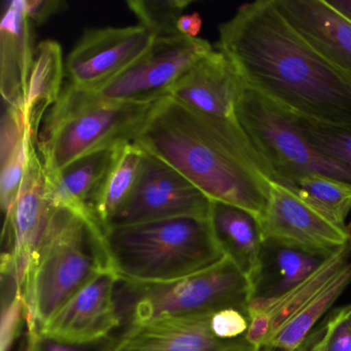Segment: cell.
<instances>
[{
	"mask_svg": "<svg viewBox=\"0 0 351 351\" xmlns=\"http://www.w3.org/2000/svg\"><path fill=\"white\" fill-rule=\"evenodd\" d=\"M219 32L217 50L252 89L291 114L351 127V75L314 52L273 0L242 5Z\"/></svg>",
	"mask_w": 351,
	"mask_h": 351,
	"instance_id": "6da1fadb",
	"label": "cell"
},
{
	"mask_svg": "<svg viewBox=\"0 0 351 351\" xmlns=\"http://www.w3.org/2000/svg\"><path fill=\"white\" fill-rule=\"evenodd\" d=\"M133 143L211 201L244 209L256 221L266 210L272 173L237 120L202 114L164 96Z\"/></svg>",
	"mask_w": 351,
	"mask_h": 351,
	"instance_id": "7a4b0ae2",
	"label": "cell"
},
{
	"mask_svg": "<svg viewBox=\"0 0 351 351\" xmlns=\"http://www.w3.org/2000/svg\"><path fill=\"white\" fill-rule=\"evenodd\" d=\"M106 230L55 208L22 291L28 332L40 330L97 275L112 271Z\"/></svg>",
	"mask_w": 351,
	"mask_h": 351,
	"instance_id": "3957f363",
	"label": "cell"
},
{
	"mask_svg": "<svg viewBox=\"0 0 351 351\" xmlns=\"http://www.w3.org/2000/svg\"><path fill=\"white\" fill-rule=\"evenodd\" d=\"M119 280L164 283L200 272L223 258L208 219H165L112 228L104 235Z\"/></svg>",
	"mask_w": 351,
	"mask_h": 351,
	"instance_id": "277c9868",
	"label": "cell"
},
{
	"mask_svg": "<svg viewBox=\"0 0 351 351\" xmlns=\"http://www.w3.org/2000/svg\"><path fill=\"white\" fill-rule=\"evenodd\" d=\"M157 101L90 104L64 85L38 133V149L46 176L86 156L133 143Z\"/></svg>",
	"mask_w": 351,
	"mask_h": 351,
	"instance_id": "5b68a950",
	"label": "cell"
},
{
	"mask_svg": "<svg viewBox=\"0 0 351 351\" xmlns=\"http://www.w3.org/2000/svg\"><path fill=\"white\" fill-rule=\"evenodd\" d=\"M235 117L270 169L273 182L287 186L300 178L319 176L351 184V172L322 155L308 141L291 112L244 82Z\"/></svg>",
	"mask_w": 351,
	"mask_h": 351,
	"instance_id": "8992f818",
	"label": "cell"
},
{
	"mask_svg": "<svg viewBox=\"0 0 351 351\" xmlns=\"http://www.w3.org/2000/svg\"><path fill=\"white\" fill-rule=\"evenodd\" d=\"M120 282L130 301L129 326L227 308L246 314L254 295L247 277L227 256L200 272L170 282Z\"/></svg>",
	"mask_w": 351,
	"mask_h": 351,
	"instance_id": "52a82bcc",
	"label": "cell"
},
{
	"mask_svg": "<svg viewBox=\"0 0 351 351\" xmlns=\"http://www.w3.org/2000/svg\"><path fill=\"white\" fill-rule=\"evenodd\" d=\"M213 50L200 38H156L151 49L118 77L91 91L73 90L90 104L157 101L189 67Z\"/></svg>",
	"mask_w": 351,
	"mask_h": 351,
	"instance_id": "ba28073f",
	"label": "cell"
},
{
	"mask_svg": "<svg viewBox=\"0 0 351 351\" xmlns=\"http://www.w3.org/2000/svg\"><path fill=\"white\" fill-rule=\"evenodd\" d=\"M53 211L38 141L34 139L30 143L27 168L19 195L5 215L3 229L8 238V250L3 254L1 271L18 291H21L25 285Z\"/></svg>",
	"mask_w": 351,
	"mask_h": 351,
	"instance_id": "9c48e42d",
	"label": "cell"
},
{
	"mask_svg": "<svg viewBox=\"0 0 351 351\" xmlns=\"http://www.w3.org/2000/svg\"><path fill=\"white\" fill-rule=\"evenodd\" d=\"M210 207V199L192 182L145 152L136 188L126 204L108 223L106 231L182 217L208 219Z\"/></svg>",
	"mask_w": 351,
	"mask_h": 351,
	"instance_id": "30bf717a",
	"label": "cell"
},
{
	"mask_svg": "<svg viewBox=\"0 0 351 351\" xmlns=\"http://www.w3.org/2000/svg\"><path fill=\"white\" fill-rule=\"evenodd\" d=\"M156 38L143 26L86 29L65 61V85L91 91L141 59Z\"/></svg>",
	"mask_w": 351,
	"mask_h": 351,
	"instance_id": "8fae6325",
	"label": "cell"
},
{
	"mask_svg": "<svg viewBox=\"0 0 351 351\" xmlns=\"http://www.w3.org/2000/svg\"><path fill=\"white\" fill-rule=\"evenodd\" d=\"M263 242H274L328 258L348 244L346 230L337 227L293 192L270 182L266 210L258 219Z\"/></svg>",
	"mask_w": 351,
	"mask_h": 351,
	"instance_id": "7c38bea8",
	"label": "cell"
},
{
	"mask_svg": "<svg viewBox=\"0 0 351 351\" xmlns=\"http://www.w3.org/2000/svg\"><path fill=\"white\" fill-rule=\"evenodd\" d=\"M114 271L92 279L69 299L40 332L52 338L73 343H88L112 336L122 324Z\"/></svg>",
	"mask_w": 351,
	"mask_h": 351,
	"instance_id": "4fadbf2b",
	"label": "cell"
},
{
	"mask_svg": "<svg viewBox=\"0 0 351 351\" xmlns=\"http://www.w3.org/2000/svg\"><path fill=\"white\" fill-rule=\"evenodd\" d=\"M213 313L130 324L118 337L116 351H254L245 336L235 340L217 338L211 330Z\"/></svg>",
	"mask_w": 351,
	"mask_h": 351,
	"instance_id": "5bb4252c",
	"label": "cell"
},
{
	"mask_svg": "<svg viewBox=\"0 0 351 351\" xmlns=\"http://www.w3.org/2000/svg\"><path fill=\"white\" fill-rule=\"evenodd\" d=\"M242 84L230 59L221 51L213 50L189 67L166 96L202 114L236 120Z\"/></svg>",
	"mask_w": 351,
	"mask_h": 351,
	"instance_id": "9a60e30c",
	"label": "cell"
},
{
	"mask_svg": "<svg viewBox=\"0 0 351 351\" xmlns=\"http://www.w3.org/2000/svg\"><path fill=\"white\" fill-rule=\"evenodd\" d=\"M293 32L320 57L351 75V21L326 0H273Z\"/></svg>",
	"mask_w": 351,
	"mask_h": 351,
	"instance_id": "2e32d148",
	"label": "cell"
},
{
	"mask_svg": "<svg viewBox=\"0 0 351 351\" xmlns=\"http://www.w3.org/2000/svg\"><path fill=\"white\" fill-rule=\"evenodd\" d=\"M349 250L346 244L324 258L305 280L287 293L276 297H254L250 300L246 309L250 326L245 339L254 351H262L271 337L348 264Z\"/></svg>",
	"mask_w": 351,
	"mask_h": 351,
	"instance_id": "e0dca14e",
	"label": "cell"
},
{
	"mask_svg": "<svg viewBox=\"0 0 351 351\" xmlns=\"http://www.w3.org/2000/svg\"><path fill=\"white\" fill-rule=\"evenodd\" d=\"M32 26L26 0H13L7 3L0 24V91L3 101L10 106H24L25 102L36 50Z\"/></svg>",
	"mask_w": 351,
	"mask_h": 351,
	"instance_id": "ac0fdd59",
	"label": "cell"
},
{
	"mask_svg": "<svg viewBox=\"0 0 351 351\" xmlns=\"http://www.w3.org/2000/svg\"><path fill=\"white\" fill-rule=\"evenodd\" d=\"M208 221L219 250L247 277L256 295L263 269V240L256 217L234 205L211 201Z\"/></svg>",
	"mask_w": 351,
	"mask_h": 351,
	"instance_id": "d6986e66",
	"label": "cell"
},
{
	"mask_svg": "<svg viewBox=\"0 0 351 351\" xmlns=\"http://www.w3.org/2000/svg\"><path fill=\"white\" fill-rule=\"evenodd\" d=\"M116 149L86 156L60 171L46 176L52 206L66 209L89 223L102 226L94 213V201L112 165Z\"/></svg>",
	"mask_w": 351,
	"mask_h": 351,
	"instance_id": "ffe728a7",
	"label": "cell"
},
{
	"mask_svg": "<svg viewBox=\"0 0 351 351\" xmlns=\"http://www.w3.org/2000/svg\"><path fill=\"white\" fill-rule=\"evenodd\" d=\"M64 79L65 62L61 45L52 40L40 43L36 46L24 102L26 121L36 138L46 112L60 98L65 85Z\"/></svg>",
	"mask_w": 351,
	"mask_h": 351,
	"instance_id": "44dd1931",
	"label": "cell"
},
{
	"mask_svg": "<svg viewBox=\"0 0 351 351\" xmlns=\"http://www.w3.org/2000/svg\"><path fill=\"white\" fill-rule=\"evenodd\" d=\"M34 139L38 141L28 126L23 106L7 104L0 136V202L5 215L19 195Z\"/></svg>",
	"mask_w": 351,
	"mask_h": 351,
	"instance_id": "7402d4cb",
	"label": "cell"
},
{
	"mask_svg": "<svg viewBox=\"0 0 351 351\" xmlns=\"http://www.w3.org/2000/svg\"><path fill=\"white\" fill-rule=\"evenodd\" d=\"M351 283V263L337 273L324 289L312 298L291 319L287 320L267 343L264 349L302 351L318 320L334 305ZM263 351V350H262Z\"/></svg>",
	"mask_w": 351,
	"mask_h": 351,
	"instance_id": "603a6c76",
	"label": "cell"
},
{
	"mask_svg": "<svg viewBox=\"0 0 351 351\" xmlns=\"http://www.w3.org/2000/svg\"><path fill=\"white\" fill-rule=\"evenodd\" d=\"M145 152L134 143L116 149L112 165L94 201V213L104 229L126 204L141 176Z\"/></svg>",
	"mask_w": 351,
	"mask_h": 351,
	"instance_id": "cb8c5ba5",
	"label": "cell"
},
{
	"mask_svg": "<svg viewBox=\"0 0 351 351\" xmlns=\"http://www.w3.org/2000/svg\"><path fill=\"white\" fill-rule=\"evenodd\" d=\"M263 256H268L269 268H263L254 297H276L287 293L305 280L324 260L274 242H263Z\"/></svg>",
	"mask_w": 351,
	"mask_h": 351,
	"instance_id": "d4e9b609",
	"label": "cell"
},
{
	"mask_svg": "<svg viewBox=\"0 0 351 351\" xmlns=\"http://www.w3.org/2000/svg\"><path fill=\"white\" fill-rule=\"evenodd\" d=\"M298 198L341 229L351 209V184L326 176H307L287 184Z\"/></svg>",
	"mask_w": 351,
	"mask_h": 351,
	"instance_id": "484cf974",
	"label": "cell"
},
{
	"mask_svg": "<svg viewBox=\"0 0 351 351\" xmlns=\"http://www.w3.org/2000/svg\"><path fill=\"white\" fill-rule=\"evenodd\" d=\"M191 3L189 0H130L127 5L139 25L156 38H171L182 36L178 21Z\"/></svg>",
	"mask_w": 351,
	"mask_h": 351,
	"instance_id": "4316f807",
	"label": "cell"
},
{
	"mask_svg": "<svg viewBox=\"0 0 351 351\" xmlns=\"http://www.w3.org/2000/svg\"><path fill=\"white\" fill-rule=\"evenodd\" d=\"M308 141L332 161L351 172V127L336 126L291 114Z\"/></svg>",
	"mask_w": 351,
	"mask_h": 351,
	"instance_id": "83f0119b",
	"label": "cell"
},
{
	"mask_svg": "<svg viewBox=\"0 0 351 351\" xmlns=\"http://www.w3.org/2000/svg\"><path fill=\"white\" fill-rule=\"evenodd\" d=\"M351 351V314L349 305L339 308L330 315L309 350Z\"/></svg>",
	"mask_w": 351,
	"mask_h": 351,
	"instance_id": "f1b7e54d",
	"label": "cell"
},
{
	"mask_svg": "<svg viewBox=\"0 0 351 351\" xmlns=\"http://www.w3.org/2000/svg\"><path fill=\"white\" fill-rule=\"evenodd\" d=\"M118 337L108 336L88 343L59 340L42 334L40 330L28 332L26 351H116Z\"/></svg>",
	"mask_w": 351,
	"mask_h": 351,
	"instance_id": "f546056e",
	"label": "cell"
},
{
	"mask_svg": "<svg viewBox=\"0 0 351 351\" xmlns=\"http://www.w3.org/2000/svg\"><path fill=\"white\" fill-rule=\"evenodd\" d=\"M248 326L247 315L236 308L219 310L211 317L213 334L223 340H235L245 336Z\"/></svg>",
	"mask_w": 351,
	"mask_h": 351,
	"instance_id": "4dcf8cb0",
	"label": "cell"
},
{
	"mask_svg": "<svg viewBox=\"0 0 351 351\" xmlns=\"http://www.w3.org/2000/svg\"><path fill=\"white\" fill-rule=\"evenodd\" d=\"M22 318H25L23 298L18 289H14L13 297L3 308L1 320V351H9L11 348Z\"/></svg>",
	"mask_w": 351,
	"mask_h": 351,
	"instance_id": "1f68e13d",
	"label": "cell"
},
{
	"mask_svg": "<svg viewBox=\"0 0 351 351\" xmlns=\"http://www.w3.org/2000/svg\"><path fill=\"white\" fill-rule=\"evenodd\" d=\"M66 3L55 0H26V10L32 23L40 25L52 16L63 11Z\"/></svg>",
	"mask_w": 351,
	"mask_h": 351,
	"instance_id": "d6a6232c",
	"label": "cell"
},
{
	"mask_svg": "<svg viewBox=\"0 0 351 351\" xmlns=\"http://www.w3.org/2000/svg\"><path fill=\"white\" fill-rule=\"evenodd\" d=\"M202 28V19L198 13L184 14L178 21V30L184 38H198Z\"/></svg>",
	"mask_w": 351,
	"mask_h": 351,
	"instance_id": "836d02e7",
	"label": "cell"
},
{
	"mask_svg": "<svg viewBox=\"0 0 351 351\" xmlns=\"http://www.w3.org/2000/svg\"><path fill=\"white\" fill-rule=\"evenodd\" d=\"M337 11L340 12L351 21V0H326Z\"/></svg>",
	"mask_w": 351,
	"mask_h": 351,
	"instance_id": "e575fe53",
	"label": "cell"
},
{
	"mask_svg": "<svg viewBox=\"0 0 351 351\" xmlns=\"http://www.w3.org/2000/svg\"><path fill=\"white\" fill-rule=\"evenodd\" d=\"M347 238H348L349 250L351 252V221L348 226H346Z\"/></svg>",
	"mask_w": 351,
	"mask_h": 351,
	"instance_id": "d590c367",
	"label": "cell"
},
{
	"mask_svg": "<svg viewBox=\"0 0 351 351\" xmlns=\"http://www.w3.org/2000/svg\"><path fill=\"white\" fill-rule=\"evenodd\" d=\"M349 309H350V314H351V304L349 305Z\"/></svg>",
	"mask_w": 351,
	"mask_h": 351,
	"instance_id": "8d00e7d4",
	"label": "cell"
},
{
	"mask_svg": "<svg viewBox=\"0 0 351 351\" xmlns=\"http://www.w3.org/2000/svg\"><path fill=\"white\" fill-rule=\"evenodd\" d=\"M263 351H264V350H263Z\"/></svg>",
	"mask_w": 351,
	"mask_h": 351,
	"instance_id": "74e56055",
	"label": "cell"
}]
</instances>
